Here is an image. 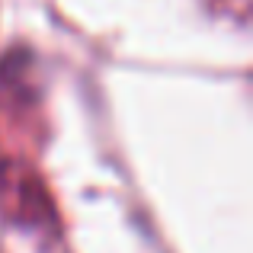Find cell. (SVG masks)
Segmentation results:
<instances>
[{
    "label": "cell",
    "instance_id": "1",
    "mask_svg": "<svg viewBox=\"0 0 253 253\" xmlns=\"http://www.w3.org/2000/svg\"><path fill=\"white\" fill-rule=\"evenodd\" d=\"M0 205L26 224H48V199L36 176H23V167L0 164Z\"/></svg>",
    "mask_w": 253,
    "mask_h": 253
}]
</instances>
